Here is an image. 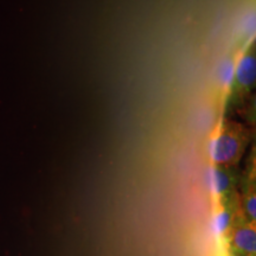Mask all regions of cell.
I'll return each instance as SVG.
<instances>
[{"label":"cell","instance_id":"1","mask_svg":"<svg viewBox=\"0 0 256 256\" xmlns=\"http://www.w3.org/2000/svg\"><path fill=\"white\" fill-rule=\"evenodd\" d=\"M247 144L241 127L229 124L214 134L208 145V156L214 165L228 166L236 162Z\"/></svg>","mask_w":256,"mask_h":256},{"label":"cell","instance_id":"3","mask_svg":"<svg viewBox=\"0 0 256 256\" xmlns=\"http://www.w3.org/2000/svg\"><path fill=\"white\" fill-rule=\"evenodd\" d=\"M206 185L214 196H222L229 190L230 177L222 166L212 165L206 172Z\"/></svg>","mask_w":256,"mask_h":256},{"label":"cell","instance_id":"6","mask_svg":"<svg viewBox=\"0 0 256 256\" xmlns=\"http://www.w3.org/2000/svg\"><path fill=\"white\" fill-rule=\"evenodd\" d=\"M256 198L255 194H250L246 200V212L249 217V220H255V216H256Z\"/></svg>","mask_w":256,"mask_h":256},{"label":"cell","instance_id":"4","mask_svg":"<svg viewBox=\"0 0 256 256\" xmlns=\"http://www.w3.org/2000/svg\"><path fill=\"white\" fill-rule=\"evenodd\" d=\"M232 246L238 252L247 255H254L256 252V232L254 226H241L232 235Z\"/></svg>","mask_w":256,"mask_h":256},{"label":"cell","instance_id":"5","mask_svg":"<svg viewBox=\"0 0 256 256\" xmlns=\"http://www.w3.org/2000/svg\"><path fill=\"white\" fill-rule=\"evenodd\" d=\"M232 224V214L228 210H220L215 214L212 222H211V230L216 236H220L226 232Z\"/></svg>","mask_w":256,"mask_h":256},{"label":"cell","instance_id":"2","mask_svg":"<svg viewBox=\"0 0 256 256\" xmlns=\"http://www.w3.org/2000/svg\"><path fill=\"white\" fill-rule=\"evenodd\" d=\"M255 52L254 48H249L242 54L234 69V80L242 90H250L255 82Z\"/></svg>","mask_w":256,"mask_h":256}]
</instances>
